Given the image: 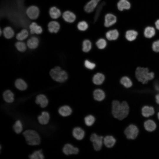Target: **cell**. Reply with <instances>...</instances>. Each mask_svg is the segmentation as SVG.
<instances>
[{"instance_id": "obj_1", "label": "cell", "mask_w": 159, "mask_h": 159, "mask_svg": "<svg viewBox=\"0 0 159 159\" xmlns=\"http://www.w3.org/2000/svg\"><path fill=\"white\" fill-rule=\"evenodd\" d=\"M129 110V106L126 102L124 101L120 103L117 100L112 102L111 112L115 118L122 120L127 116Z\"/></svg>"}, {"instance_id": "obj_2", "label": "cell", "mask_w": 159, "mask_h": 159, "mask_svg": "<svg viewBox=\"0 0 159 159\" xmlns=\"http://www.w3.org/2000/svg\"><path fill=\"white\" fill-rule=\"evenodd\" d=\"M135 76L137 80L143 84H147L149 81L153 79L154 74L150 72L147 68L138 67L135 70Z\"/></svg>"}, {"instance_id": "obj_3", "label": "cell", "mask_w": 159, "mask_h": 159, "mask_svg": "<svg viewBox=\"0 0 159 159\" xmlns=\"http://www.w3.org/2000/svg\"><path fill=\"white\" fill-rule=\"evenodd\" d=\"M27 143L30 145H38L41 142L40 136L36 131L32 130H26L23 133Z\"/></svg>"}, {"instance_id": "obj_4", "label": "cell", "mask_w": 159, "mask_h": 159, "mask_svg": "<svg viewBox=\"0 0 159 159\" xmlns=\"http://www.w3.org/2000/svg\"><path fill=\"white\" fill-rule=\"evenodd\" d=\"M49 74L54 80L60 83L64 82L68 77L67 72L59 66H56L52 69L50 71Z\"/></svg>"}, {"instance_id": "obj_5", "label": "cell", "mask_w": 159, "mask_h": 159, "mask_svg": "<svg viewBox=\"0 0 159 159\" xmlns=\"http://www.w3.org/2000/svg\"><path fill=\"white\" fill-rule=\"evenodd\" d=\"M103 136H99L95 133H93L91 135L90 140L92 143L95 150L99 151L101 149L103 143Z\"/></svg>"}, {"instance_id": "obj_6", "label": "cell", "mask_w": 159, "mask_h": 159, "mask_svg": "<svg viewBox=\"0 0 159 159\" xmlns=\"http://www.w3.org/2000/svg\"><path fill=\"white\" fill-rule=\"evenodd\" d=\"M116 16L111 12L106 13L104 16L103 25L105 27L108 28L115 24L117 22Z\"/></svg>"}, {"instance_id": "obj_7", "label": "cell", "mask_w": 159, "mask_h": 159, "mask_svg": "<svg viewBox=\"0 0 159 159\" xmlns=\"http://www.w3.org/2000/svg\"><path fill=\"white\" fill-rule=\"evenodd\" d=\"M61 17L65 22L69 24L74 23L77 18L75 14L70 10L64 11L62 14Z\"/></svg>"}, {"instance_id": "obj_8", "label": "cell", "mask_w": 159, "mask_h": 159, "mask_svg": "<svg viewBox=\"0 0 159 159\" xmlns=\"http://www.w3.org/2000/svg\"><path fill=\"white\" fill-rule=\"evenodd\" d=\"M139 132L137 127L134 125H130L125 129L124 133L128 139H134L137 137Z\"/></svg>"}, {"instance_id": "obj_9", "label": "cell", "mask_w": 159, "mask_h": 159, "mask_svg": "<svg viewBox=\"0 0 159 159\" xmlns=\"http://www.w3.org/2000/svg\"><path fill=\"white\" fill-rule=\"evenodd\" d=\"M26 14L28 18L32 21H33L37 19L39 17L40 10L37 6L32 5L27 9Z\"/></svg>"}, {"instance_id": "obj_10", "label": "cell", "mask_w": 159, "mask_h": 159, "mask_svg": "<svg viewBox=\"0 0 159 159\" xmlns=\"http://www.w3.org/2000/svg\"><path fill=\"white\" fill-rule=\"evenodd\" d=\"M102 0H89L85 5L83 9L85 12L90 13L95 11Z\"/></svg>"}, {"instance_id": "obj_11", "label": "cell", "mask_w": 159, "mask_h": 159, "mask_svg": "<svg viewBox=\"0 0 159 159\" xmlns=\"http://www.w3.org/2000/svg\"><path fill=\"white\" fill-rule=\"evenodd\" d=\"M62 150L63 153L67 155L77 154L79 151L78 148L74 146L69 143L65 144Z\"/></svg>"}, {"instance_id": "obj_12", "label": "cell", "mask_w": 159, "mask_h": 159, "mask_svg": "<svg viewBox=\"0 0 159 159\" xmlns=\"http://www.w3.org/2000/svg\"><path fill=\"white\" fill-rule=\"evenodd\" d=\"M29 28V34L32 35L39 34L43 32V29L42 26L34 21H33L31 23Z\"/></svg>"}, {"instance_id": "obj_13", "label": "cell", "mask_w": 159, "mask_h": 159, "mask_svg": "<svg viewBox=\"0 0 159 159\" xmlns=\"http://www.w3.org/2000/svg\"><path fill=\"white\" fill-rule=\"evenodd\" d=\"M60 24L58 21L53 20L50 21L48 24V30L50 33H57L60 28Z\"/></svg>"}, {"instance_id": "obj_14", "label": "cell", "mask_w": 159, "mask_h": 159, "mask_svg": "<svg viewBox=\"0 0 159 159\" xmlns=\"http://www.w3.org/2000/svg\"><path fill=\"white\" fill-rule=\"evenodd\" d=\"M72 133L74 138L79 140H82L85 135L84 130L80 127H78L74 128L72 131Z\"/></svg>"}, {"instance_id": "obj_15", "label": "cell", "mask_w": 159, "mask_h": 159, "mask_svg": "<svg viewBox=\"0 0 159 159\" xmlns=\"http://www.w3.org/2000/svg\"><path fill=\"white\" fill-rule=\"evenodd\" d=\"M119 34L116 29H110L106 32L105 35L107 39L109 41L117 40L118 38Z\"/></svg>"}, {"instance_id": "obj_16", "label": "cell", "mask_w": 159, "mask_h": 159, "mask_svg": "<svg viewBox=\"0 0 159 159\" xmlns=\"http://www.w3.org/2000/svg\"><path fill=\"white\" fill-rule=\"evenodd\" d=\"M49 13L52 20L57 19L61 17L62 14L59 9L54 6L50 8Z\"/></svg>"}, {"instance_id": "obj_17", "label": "cell", "mask_w": 159, "mask_h": 159, "mask_svg": "<svg viewBox=\"0 0 159 159\" xmlns=\"http://www.w3.org/2000/svg\"><path fill=\"white\" fill-rule=\"evenodd\" d=\"M35 102L37 104L40 105L41 107L44 108L47 105L48 100L45 95L40 94L36 97Z\"/></svg>"}, {"instance_id": "obj_18", "label": "cell", "mask_w": 159, "mask_h": 159, "mask_svg": "<svg viewBox=\"0 0 159 159\" xmlns=\"http://www.w3.org/2000/svg\"><path fill=\"white\" fill-rule=\"evenodd\" d=\"M58 112L61 116L66 117L70 115L72 112V110L71 107L69 106L64 105L59 108Z\"/></svg>"}, {"instance_id": "obj_19", "label": "cell", "mask_w": 159, "mask_h": 159, "mask_svg": "<svg viewBox=\"0 0 159 159\" xmlns=\"http://www.w3.org/2000/svg\"><path fill=\"white\" fill-rule=\"evenodd\" d=\"M103 144L107 148H111L115 145L116 140L113 136L107 135L104 138Z\"/></svg>"}, {"instance_id": "obj_20", "label": "cell", "mask_w": 159, "mask_h": 159, "mask_svg": "<svg viewBox=\"0 0 159 159\" xmlns=\"http://www.w3.org/2000/svg\"><path fill=\"white\" fill-rule=\"evenodd\" d=\"M39 43L38 38L35 36H32L27 40V45L29 49H34L38 47Z\"/></svg>"}, {"instance_id": "obj_21", "label": "cell", "mask_w": 159, "mask_h": 159, "mask_svg": "<svg viewBox=\"0 0 159 159\" xmlns=\"http://www.w3.org/2000/svg\"><path fill=\"white\" fill-rule=\"evenodd\" d=\"M37 119L40 124L42 125H47L49 121V114L47 112H42L41 114L38 117Z\"/></svg>"}, {"instance_id": "obj_22", "label": "cell", "mask_w": 159, "mask_h": 159, "mask_svg": "<svg viewBox=\"0 0 159 159\" xmlns=\"http://www.w3.org/2000/svg\"><path fill=\"white\" fill-rule=\"evenodd\" d=\"M2 30V35L6 39H11L15 35L14 30L10 26H7L4 27Z\"/></svg>"}, {"instance_id": "obj_23", "label": "cell", "mask_w": 159, "mask_h": 159, "mask_svg": "<svg viewBox=\"0 0 159 159\" xmlns=\"http://www.w3.org/2000/svg\"><path fill=\"white\" fill-rule=\"evenodd\" d=\"M117 9L120 11L128 10L131 7V4L127 0H119L117 4Z\"/></svg>"}, {"instance_id": "obj_24", "label": "cell", "mask_w": 159, "mask_h": 159, "mask_svg": "<svg viewBox=\"0 0 159 159\" xmlns=\"http://www.w3.org/2000/svg\"><path fill=\"white\" fill-rule=\"evenodd\" d=\"M106 2L105 1H101L95 10V12L93 18V22L97 21L100 16L104 7L106 5Z\"/></svg>"}, {"instance_id": "obj_25", "label": "cell", "mask_w": 159, "mask_h": 159, "mask_svg": "<svg viewBox=\"0 0 159 159\" xmlns=\"http://www.w3.org/2000/svg\"><path fill=\"white\" fill-rule=\"evenodd\" d=\"M94 99L96 101L100 102L103 100L105 97L104 91L100 89H97L93 92Z\"/></svg>"}, {"instance_id": "obj_26", "label": "cell", "mask_w": 159, "mask_h": 159, "mask_svg": "<svg viewBox=\"0 0 159 159\" xmlns=\"http://www.w3.org/2000/svg\"><path fill=\"white\" fill-rule=\"evenodd\" d=\"M29 35V31L26 29H24L16 34L15 37L19 41H22L27 38Z\"/></svg>"}, {"instance_id": "obj_27", "label": "cell", "mask_w": 159, "mask_h": 159, "mask_svg": "<svg viewBox=\"0 0 159 159\" xmlns=\"http://www.w3.org/2000/svg\"><path fill=\"white\" fill-rule=\"evenodd\" d=\"M3 96L4 100L6 102L11 103L14 101V94L9 90L5 91L3 93Z\"/></svg>"}, {"instance_id": "obj_28", "label": "cell", "mask_w": 159, "mask_h": 159, "mask_svg": "<svg viewBox=\"0 0 159 159\" xmlns=\"http://www.w3.org/2000/svg\"><path fill=\"white\" fill-rule=\"evenodd\" d=\"M105 79L104 75L102 73H97L94 75L92 78L93 83L97 85L102 84Z\"/></svg>"}, {"instance_id": "obj_29", "label": "cell", "mask_w": 159, "mask_h": 159, "mask_svg": "<svg viewBox=\"0 0 159 159\" xmlns=\"http://www.w3.org/2000/svg\"><path fill=\"white\" fill-rule=\"evenodd\" d=\"M138 35V33L136 31L134 30H129L126 32L125 37L127 40L131 42L135 40Z\"/></svg>"}, {"instance_id": "obj_30", "label": "cell", "mask_w": 159, "mask_h": 159, "mask_svg": "<svg viewBox=\"0 0 159 159\" xmlns=\"http://www.w3.org/2000/svg\"><path fill=\"white\" fill-rule=\"evenodd\" d=\"M154 112V109L152 107L145 106L143 107L142 109V114L143 116L145 117L153 115Z\"/></svg>"}, {"instance_id": "obj_31", "label": "cell", "mask_w": 159, "mask_h": 159, "mask_svg": "<svg viewBox=\"0 0 159 159\" xmlns=\"http://www.w3.org/2000/svg\"><path fill=\"white\" fill-rule=\"evenodd\" d=\"M155 29L153 27L148 26L144 29V36L146 38H151L155 35Z\"/></svg>"}, {"instance_id": "obj_32", "label": "cell", "mask_w": 159, "mask_h": 159, "mask_svg": "<svg viewBox=\"0 0 159 159\" xmlns=\"http://www.w3.org/2000/svg\"><path fill=\"white\" fill-rule=\"evenodd\" d=\"M77 29L81 32H85L89 28V25L88 23L86 21L82 20L79 21L76 25Z\"/></svg>"}, {"instance_id": "obj_33", "label": "cell", "mask_w": 159, "mask_h": 159, "mask_svg": "<svg viewBox=\"0 0 159 159\" xmlns=\"http://www.w3.org/2000/svg\"><path fill=\"white\" fill-rule=\"evenodd\" d=\"M16 87L21 91L25 90L27 88V86L26 82L22 79H19L16 80L15 82Z\"/></svg>"}, {"instance_id": "obj_34", "label": "cell", "mask_w": 159, "mask_h": 159, "mask_svg": "<svg viewBox=\"0 0 159 159\" xmlns=\"http://www.w3.org/2000/svg\"><path fill=\"white\" fill-rule=\"evenodd\" d=\"M144 126L145 129L147 131L151 132L154 130L155 129L156 125L153 120H149L144 122Z\"/></svg>"}, {"instance_id": "obj_35", "label": "cell", "mask_w": 159, "mask_h": 159, "mask_svg": "<svg viewBox=\"0 0 159 159\" xmlns=\"http://www.w3.org/2000/svg\"><path fill=\"white\" fill-rule=\"evenodd\" d=\"M95 120V117L92 115H89L86 116L84 118L85 124L87 126H92Z\"/></svg>"}, {"instance_id": "obj_36", "label": "cell", "mask_w": 159, "mask_h": 159, "mask_svg": "<svg viewBox=\"0 0 159 159\" xmlns=\"http://www.w3.org/2000/svg\"><path fill=\"white\" fill-rule=\"evenodd\" d=\"M120 82L124 87L127 88L130 87L132 85L131 80L127 76L122 77L120 79Z\"/></svg>"}, {"instance_id": "obj_37", "label": "cell", "mask_w": 159, "mask_h": 159, "mask_svg": "<svg viewBox=\"0 0 159 159\" xmlns=\"http://www.w3.org/2000/svg\"><path fill=\"white\" fill-rule=\"evenodd\" d=\"M29 157L31 159H43L44 158L42 150L35 151Z\"/></svg>"}, {"instance_id": "obj_38", "label": "cell", "mask_w": 159, "mask_h": 159, "mask_svg": "<svg viewBox=\"0 0 159 159\" xmlns=\"http://www.w3.org/2000/svg\"><path fill=\"white\" fill-rule=\"evenodd\" d=\"M82 50L85 52H89L92 48V43L89 39H85L82 42Z\"/></svg>"}, {"instance_id": "obj_39", "label": "cell", "mask_w": 159, "mask_h": 159, "mask_svg": "<svg viewBox=\"0 0 159 159\" xmlns=\"http://www.w3.org/2000/svg\"><path fill=\"white\" fill-rule=\"evenodd\" d=\"M14 132L17 134L20 133L23 130V125L21 122L19 120H16L13 126Z\"/></svg>"}, {"instance_id": "obj_40", "label": "cell", "mask_w": 159, "mask_h": 159, "mask_svg": "<svg viewBox=\"0 0 159 159\" xmlns=\"http://www.w3.org/2000/svg\"><path fill=\"white\" fill-rule=\"evenodd\" d=\"M15 46L17 50L20 52H24L26 49L25 43L22 41L16 42L15 43Z\"/></svg>"}, {"instance_id": "obj_41", "label": "cell", "mask_w": 159, "mask_h": 159, "mask_svg": "<svg viewBox=\"0 0 159 159\" xmlns=\"http://www.w3.org/2000/svg\"><path fill=\"white\" fill-rule=\"evenodd\" d=\"M107 44V42L106 40L103 38L99 39L96 43L97 47L100 49L105 48Z\"/></svg>"}, {"instance_id": "obj_42", "label": "cell", "mask_w": 159, "mask_h": 159, "mask_svg": "<svg viewBox=\"0 0 159 159\" xmlns=\"http://www.w3.org/2000/svg\"><path fill=\"white\" fill-rule=\"evenodd\" d=\"M84 65L85 67L89 69H93L95 67V64L87 60H86L84 62Z\"/></svg>"}, {"instance_id": "obj_43", "label": "cell", "mask_w": 159, "mask_h": 159, "mask_svg": "<svg viewBox=\"0 0 159 159\" xmlns=\"http://www.w3.org/2000/svg\"><path fill=\"white\" fill-rule=\"evenodd\" d=\"M152 47L154 52H159V40L153 42Z\"/></svg>"}, {"instance_id": "obj_44", "label": "cell", "mask_w": 159, "mask_h": 159, "mask_svg": "<svg viewBox=\"0 0 159 159\" xmlns=\"http://www.w3.org/2000/svg\"><path fill=\"white\" fill-rule=\"evenodd\" d=\"M155 25L156 28L159 30V19L156 21L155 22Z\"/></svg>"}, {"instance_id": "obj_45", "label": "cell", "mask_w": 159, "mask_h": 159, "mask_svg": "<svg viewBox=\"0 0 159 159\" xmlns=\"http://www.w3.org/2000/svg\"><path fill=\"white\" fill-rule=\"evenodd\" d=\"M156 102L159 104V94H157L155 96Z\"/></svg>"}, {"instance_id": "obj_46", "label": "cell", "mask_w": 159, "mask_h": 159, "mask_svg": "<svg viewBox=\"0 0 159 159\" xmlns=\"http://www.w3.org/2000/svg\"><path fill=\"white\" fill-rule=\"evenodd\" d=\"M155 88L158 91H159V85H155Z\"/></svg>"}, {"instance_id": "obj_47", "label": "cell", "mask_w": 159, "mask_h": 159, "mask_svg": "<svg viewBox=\"0 0 159 159\" xmlns=\"http://www.w3.org/2000/svg\"><path fill=\"white\" fill-rule=\"evenodd\" d=\"M158 119H159V112L158 113Z\"/></svg>"}]
</instances>
